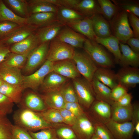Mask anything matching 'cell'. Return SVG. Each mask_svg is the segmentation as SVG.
<instances>
[{"label": "cell", "mask_w": 139, "mask_h": 139, "mask_svg": "<svg viewBox=\"0 0 139 139\" xmlns=\"http://www.w3.org/2000/svg\"><path fill=\"white\" fill-rule=\"evenodd\" d=\"M65 26V25L57 21L38 28L35 33L37 36L40 44L50 41L56 37Z\"/></svg>", "instance_id": "cell-18"}, {"label": "cell", "mask_w": 139, "mask_h": 139, "mask_svg": "<svg viewBox=\"0 0 139 139\" xmlns=\"http://www.w3.org/2000/svg\"><path fill=\"white\" fill-rule=\"evenodd\" d=\"M20 103L22 108L36 112H40L47 108L41 96L32 92L27 93Z\"/></svg>", "instance_id": "cell-19"}, {"label": "cell", "mask_w": 139, "mask_h": 139, "mask_svg": "<svg viewBox=\"0 0 139 139\" xmlns=\"http://www.w3.org/2000/svg\"><path fill=\"white\" fill-rule=\"evenodd\" d=\"M27 57L24 55L11 52L2 64L5 66L21 69L24 67Z\"/></svg>", "instance_id": "cell-36"}, {"label": "cell", "mask_w": 139, "mask_h": 139, "mask_svg": "<svg viewBox=\"0 0 139 139\" xmlns=\"http://www.w3.org/2000/svg\"><path fill=\"white\" fill-rule=\"evenodd\" d=\"M64 108L70 111L77 118L85 112L79 102H66Z\"/></svg>", "instance_id": "cell-49"}, {"label": "cell", "mask_w": 139, "mask_h": 139, "mask_svg": "<svg viewBox=\"0 0 139 139\" xmlns=\"http://www.w3.org/2000/svg\"><path fill=\"white\" fill-rule=\"evenodd\" d=\"M102 15L110 21L120 10L118 7L109 0H98Z\"/></svg>", "instance_id": "cell-37"}, {"label": "cell", "mask_w": 139, "mask_h": 139, "mask_svg": "<svg viewBox=\"0 0 139 139\" xmlns=\"http://www.w3.org/2000/svg\"><path fill=\"white\" fill-rule=\"evenodd\" d=\"M41 96L47 108L58 110L64 108L66 102L59 90L47 92Z\"/></svg>", "instance_id": "cell-30"}, {"label": "cell", "mask_w": 139, "mask_h": 139, "mask_svg": "<svg viewBox=\"0 0 139 139\" xmlns=\"http://www.w3.org/2000/svg\"><path fill=\"white\" fill-rule=\"evenodd\" d=\"M72 80L79 103L83 108L86 109H89L95 100L91 82L84 77H80Z\"/></svg>", "instance_id": "cell-4"}, {"label": "cell", "mask_w": 139, "mask_h": 139, "mask_svg": "<svg viewBox=\"0 0 139 139\" xmlns=\"http://www.w3.org/2000/svg\"><path fill=\"white\" fill-rule=\"evenodd\" d=\"M21 70L1 64L0 65V77L4 81L8 83L22 86L23 75Z\"/></svg>", "instance_id": "cell-23"}, {"label": "cell", "mask_w": 139, "mask_h": 139, "mask_svg": "<svg viewBox=\"0 0 139 139\" xmlns=\"http://www.w3.org/2000/svg\"><path fill=\"white\" fill-rule=\"evenodd\" d=\"M83 48L98 67H114V62L109 53L102 46L95 41L86 38Z\"/></svg>", "instance_id": "cell-2"}, {"label": "cell", "mask_w": 139, "mask_h": 139, "mask_svg": "<svg viewBox=\"0 0 139 139\" xmlns=\"http://www.w3.org/2000/svg\"><path fill=\"white\" fill-rule=\"evenodd\" d=\"M118 84L128 90L139 83V69L131 66L122 67L116 73Z\"/></svg>", "instance_id": "cell-9"}, {"label": "cell", "mask_w": 139, "mask_h": 139, "mask_svg": "<svg viewBox=\"0 0 139 139\" xmlns=\"http://www.w3.org/2000/svg\"><path fill=\"white\" fill-rule=\"evenodd\" d=\"M91 139H101L97 135L94 134L92 136Z\"/></svg>", "instance_id": "cell-57"}, {"label": "cell", "mask_w": 139, "mask_h": 139, "mask_svg": "<svg viewBox=\"0 0 139 139\" xmlns=\"http://www.w3.org/2000/svg\"><path fill=\"white\" fill-rule=\"evenodd\" d=\"M59 91L65 102H79L72 83L70 82L65 83Z\"/></svg>", "instance_id": "cell-41"}, {"label": "cell", "mask_w": 139, "mask_h": 139, "mask_svg": "<svg viewBox=\"0 0 139 139\" xmlns=\"http://www.w3.org/2000/svg\"><path fill=\"white\" fill-rule=\"evenodd\" d=\"M27 1L29 15L38 13H57L58 10L57 6L46 2L45 0H30Z\"/></svg>", "instance_id": "cell-32"}, {"label": "cell", "mask_w": 139, "mask_h": 139, "mask_svg": "<svg viewBox=\"0 0 139 139\" xmlns=\"http://www.w3.org/2000/svg\"><path fill=\"white\" fill-rule=\"evenodd\" d=\"M95 100L107 102L111 106L114 102L111 97V89L94 77L91 82Z\"/></svg>", "instance_id": "cell-27"}, {"label": "cell", "mask_w": 139, "mask_h": 139, "mask_svg": "<svg viewBox=\"0 0 139 139\" xmlns=\"http://www.w3.org/2000/svg\"><path fill=\"white\" fill-rule=\"evenodd\" d=\"M59 1L60 6L74 9L80 0H59Z\"/></svg>", "instance_id": "cell-56"}, {"label": "cell", "mask_w": 139, "mask_h": 139, "mask_svg": "<svg viewBox=\"0 0 139 139\" xmlns=\"http://www.w3.org/2000/svg\"><path fill=\"white\" fill-rule=\"evenodd\" d=\"M58 110L63 120L64 124L72 127L75 123L77 118L70 111L65 108Z\"/></svg>", "instance_id": "cell-48"}, {"label": "cell", "mask_w": 139, "mask_h": 139, "mask_svg": "<svg viewBox=\"0 0 139 139\" xmlns=\"http://www.w3.org/2000/svg\"><path fill=\"white\" fill-rule=\"evenodd\" d=\"M53 71L72 80L79 77L81 75L72 59L53 62Z\"/></svg>", "instance_id": "cell-15"}, {"label": "cell", "mask_w": 139, "mask_h": 139, "mask_svg": "<svg viewBox=\"0 0 139 139\" xmlns=\"http://www.w3.org/2000/svg\"><path fill=\"white\" fill-rule=\"evenodd\" d=\"M27 18L18 15L8 8L3 1L0 0V22L8 21L20 25L26 24Z\"/></svg>", "instance_id": "cell-34"}, {"label": "cell", "mask_w": 139, "mask_h": 139, "mask_svg": "<svg viewBox=\"0 0 139 139\" xmlns=\"http://www.w3.org/2000/svg\"><path fill=\"white\" fill-rule=\"evenodd\" d=\"M89 108L90 114L86 113L95 121L105 125L111 120V105L108 103L95 100Z\"/></svg>", "instance_id": "cell-10"}, {"label": "cell", "mask_w": 139, "mask_h": 139, "mask_svg": "<svg viewBox=\"0 0 139 139\" xmlns=\"http://www.w3.org/2000/svg\"><path fill=\"white\" fill-rule=\"evenodd\" d=\"M11 134L12 139H33L28 131L15 125H13Z\"/></svg>", "instance_id": "cell-47"}, {"label": "cell", "mask_w": 139, "mask_h": 139, "mask_svg": "<svg viewBox=\"0 0 139 139\" xmlns=\"http://www.w3.org/2000/svg\"><path fill=\"white\" fill-rule=\"evenodd\" d=\"M128 18L133 29L134 37H139V19L138 17L131 13H128Z\"/></svg>", "instance_id": "cell-52"}, {"label": "cell", "mask_w": 139, "mask_h": 139, "mask_svg": "<svg viewBox=\"0 0 139 139\" xmlns=\"http://www.w3.org/2000/svg\"><path fill=\"white\" fill-rule=\"evenodd\" d=\"M110 22L112 35L119 41L126 43L128 39L134 37L129 23L127 13L119 10Z\"/></svg>", "instance_id": "cell-3"}, {"label": "cell", "mask_w": 139, "mask_h": 139, "mask_svg": "<svg viewBox=\"0 0 139 139\" xmlns=\"http://www.w3.org/2000/svg\"><path fill=\"white\" fill-rule=\"evenodd\" d=\"M39 112L44 119L50 124H64L63 120L57 109L47 108L44 111Z\"/></svg>", "instance_id": "cell-38"}, {"label": "cell", "mask_w": 139, "mask_h": 139, "mask_svg": "<svg viewBox=\"0 0 139 139\" xmlns=\"http://www.w3.org/2000/svg\"><path fill=\"white\" fill-rule=\"evenodd\" d=\"M74 10L86 17L90 18L98 14L102 15L101 10L97 0H80Z\"/></svg>", "instance_id": "cell-25"}, {"label": "cell", "mask_w": 139, "mask_h": 139, "mask_svg": "<svg viewBox=\"0 0 139 139\" xmlns=\"http://www.w3.org/2000/svg\"><path fill=\"white\" fill-rule=\"evenodd\" d=\"M27 18L26 24L35 26L38 28L57 21L56 13H38L32 14Z\"/></svg>", "instance_id": "cell-21"}, {"label": "cell", "mask_w": 139, "mask_h": 139, "mask_svg": "<svg viewBox=\"0 0 139 139\" xmlns=\"http://www.w3.org/2000/svg\"><path fill=\"white\" fill-rule=\"evenodd\" d=\"M28 132L33 139H59L54 127L43 129L37 132Z\"/></svg>", "instance_id": "cell-44"}, {"label": "cell", "mask_w": 139, "mask_h": 139, "mask_svg": "<svg viewBox=\"0 0 139 139\" xmlns=\"http://www.w3.org/2000/svg\"><path fill=\"white\" fill-rule=\"evenodd\" d=\"M128 90L119 84L111 89V97L114 102L128 93Z\"/></svg>", "instance_id": "cell-51"}, {"label": "cell", "mask_w": 139, "mask_h": 139, "mask_svg": "<svg viewBox=\"0 0 139 139\" xmlns=\"http://www.w3.org/2000/svg\"><path fill=\"white\" fill-rule=\"evenodd\" d=\"M119 9L127 13H131L139 16L138 1L132 0H112Z\"/></svg>", "instance_id": "cell-35"}, {"label": "cell", "mask_w": 139, "mask_h": 139, "mask_svg": "<svg viewBox=\"0 0 139 139\" xmlns=\"http://www.w3.org/2000/svg\"><path fill=\"white\" fill-rule=\"evenodd\" d=\"M94 77L111 89L118 84L116 73L109 68L98 67Z\"/></svg>", "instance_id": "cell-29"}, {"label": "cell", "mask_w": 139, "mask_h": 139, "mask_svg": "<svg viewBox=\"0 0 139 139\" xmlns=\"http://www.w3.org/2000/svg\"><path fill=\"white\" fill-rule=\"evenodd\" d=\"M90 18L92 20L94 31L97 37L106 38L112 35L110 24L102 15H95Z\"/></svg>", "instance_id": "cell-24"}, {"label": "cell", "mask_w": 139, "mask_h": 139, "mask_svg": "<svg viewBox=\"0 0 139 139\" xmlns=\"http://www.w3.org/2000/svg\"><path fill=\"white\" fill-rule=\"evenodd\" d=\"M2 78L0 77V87L4 82Z\"/></svg>", "instance_id": "cell-58"}, {"label": "cell", "mask_w": 139, "mask_h": 139, "mask_svg": "<svg viewBox=\"0 0 139 139\" xmlns=\"http://www.w3.org/2000/svg\"><path fill=\"white\" fill-rule=\"evenodd\" d=\"M69 79L52 71L46 76L40 87L44 93L53 90H59L63 85L68 81Z\"/></svg>", "instance_id": "cell-20"}, {"label": "cell", "mask_w": 139, "mask_h": 139, "mask_svg": "<svg viewBox=\"0 0 139 139\" xmlns=\"http://www.w3.org/2000/svg\"><path fill=\"white\" fill-rule=\"evenodd\" d=\"M14 103L10 99L0 93V111L7 115L13 111Z\"/></svg>", "instance_id": "cell-46"}, {"label": "cell", "mask_w": 139, "mask_h": 139, "mask_svg": "<svg viewBox=\"0 0 139 139\" xmlns=\"http://www.w3.org/2000/svg\"><path fill=\"white\" fill-rule=\"evenodd\" d=\"M65 25L86 37L88 39L95 41L96 36L93 30L90 18L85 17L67 23Z\"/></svg>", "instance_id": "cell-17"}, {"label": "cell", "mask_w": 139, "mask_h": 139, "mask_svg": "<svg viewBox=\"0 0 139 139\" xmlns=\"http://www.w3.org/2000/svg\"><path fill=\"white\" fill-rule=\"evenodd\" d=\"M72 59L80 74L91 82L98 67L89 56L85 52L75 50Z\"/></svg>", "instance_id": "cell-6"}, {"label": "cell", "mask_w": 139, "mask_h": 139, "mask_svg": "<svg viewBox=\"0 0 139 139\" xmlns=\"http://www.w3.org/2000/svg\"><path fill=\"white\" fill-rule=\"evenodd\" d=\"M71 127L79 139H91L94 134L93 125L86 112Z\"/></svg>", "instance_id": "cell-11"}, {"label": "cell", "mask_w": 139, "mask_h": 139, "mask_svg": "<svg viewBox=\"0 0 139 139\" xmlns=\"http://www.w3.org/2000/svg\"><path fill=\"white\" fill-rule=\"evenodd\" d=\"M53 63L46 60L41 67L34 73L27 76L23 75V90L29 88L36 90L40 87L46 76L53 71Z\"/></svg>", "instance_id": "cell-7"}, {"label": "cell", "mask_w": 139, "mask_h": 139, "mask_svg": "<svg viewBox=\"0 0 139 139\" xmlns=\"http://www.w3.org/2000/svg\"><path fill=\"white\" fill-rule=\"evenodd\" d=\"M105 125L115 139H133L135 130L131 121L120 123L111 120Z\"/></svg>", "instance_id": "cell-12"}, {"label": "cell", "mask_w": 139, "mask_h": 139, "mask_svg": "<svg viewBox=\"0 0 139 139\" xmlns=\"http://www.w3.org/2000/svg\"><path fill=\"white\" fill-rule=\"evenodd\" d=\"M121 56L118 63L122 67H138L139 66V54L133 51L127 45L120 42Z\"/></svg>", "instance_id": "cell-22"}, {"label": "cell", "mask_w": 139, "mask_h": 139, "mask_svg": "<svg viewBox=\"0 0 139 139\" xmlns=\"http://www.w3.org/2000/svg\"><path fill=\"white\" fill-rule=\"evenodd\" d=\"M133 97L132 94L127 93L114 103L118 106H127L132 104L131 101Z\"/></svg>", "instance_id": "cell-53"}, {"label": "cell", "mask_w": 139, "mask_h": 139, "mask_svg": "<svg viewBox=\"0 0 139 139\" xmlns=\"http://www.w3.org/2000/svg\"><path fill=\"white\" fill-rule=\"evenodd\" d=\"M13 119L14 125L28 131L35 132L46 128L55 127L56 125L46 121L39 112L23 108L15 112Z\"/></svg>", "instance_id": "cell-1"}, {"label": "cell", "mask_w": 139, "mask_h": 139, "mask_svg": "<svg viewBox=\"0 0 139 139\" xmlns=\"http://www.w3.org/2000/svg\"><path fill=\"white\" fill-rule=\"evenodd\" d=\"M88 116L93 125L95 134L101 139H115L105 124L96 121Z\"/></svg>", "instance_id": "cell-42"}, {"label": "cell", "mask_w": 139, "mask_h": 139, "mask_svg": "<svg viewBox=\"0 0 139 139\" xmlns=\"http://www.w3.org/2000/svg\"><path fill=\"white\" fill-rule=\"evenodd\" d=\"M11 52L7 46L0 40V63L3 62Z\"/></svg>", "instance_id": "cell-54"}, {"label": "cell", "mask_w": 139, "mask_h": 139, "mask_svg": "<svg viewBox=\"0 0 139 139\" xmlns=\"http://www.w3.org/2000/svg\"><path fill=\"white\" fill-rule=\"evenodd\" d=\"M14 11L22 17L27 18L29 16L27 1L24 0H5L3 1Z\"/></svg>", "instance_id": "cell-39"}, {"label": "cell", "mask_w": 139, "mask_h": 139, "mask_svg": "<svg viewBox=\"0 0 139 139\" xmlns=\"http://www.w3.org/2000/svg\"><path fill=\"white\" fill-rule=\"evenodd\" d=\"M50 41L39 45L33 50L27 57L23 71L27 73L32 72L46 59Z\"/></svg>", "instance_id": "cell-8"}, {"label": "cell", "mask_w": 139, "mask_h": 139, "mask_svg": "<svg viewBox=\"0 0 139 139\" xmlns=\"http://www.w3.org/2000/svg\"><path fill=\"white\" fill-rule=\"evenodd\" d=\"M20 26L16 23L11 21H0V39L6 37Z\"/></svg>", "instance_id": "cell-45"}, {"label": "cell", "mask_w": 139, "mask_h": 139, "mask_svg": "<svg viewBox=\"0 0 139 139\" xmlns=\"http://www.w3.org/2000/svg\"><path fill=\"white\" fill-rule=\"evenodd\" d=\"M38 28L35 26L28 24L20 25L1 40L7 46L12 45L24 40L34 33Z\"/></svg>", "instance_id": "cell-13"}, {"label": "cell", "mask_w": 139, "mask_h": 139, "mask_svg": "<svg viewBox=\"0 0 139 139\" xmlns=\"http://www.w3.org/2000/svg\"><path fill=\"white\" fill-rule=\"evenodd\" d=\"M56 13L58 21L65 25L67 23L85 17L78 11L72 9L60 6Z\"/></svg>", "instance_id": "cell-33"}, {"label": "cell", "mask_w": 139, "mask_h": 139, "mask_svg": "<svg viewBox=\"0 0 139 139\" xmlns=\"http://www.w3.org/2000/svg\"><path fill=\"white\" fill-rule=\"evenodd\" d=\"M13 125L7 115L0 111V139H12Z\"/></svg>", "instance_id": "cell-40"}, {"label": "cell", "mask_w": 139, "mask_h": 139, "mask_svg": "<svg viewBox=\"0 0 139 139\" xmlns=\"http://www.w3.org/2000/svg\"><path fill=\"white\" fill-rule=\"evenodd\" d=\"M111 107V120L120 123L131 121L132 104L127 106H121L114 103Z\"/></svg>", "instance_id": "cell-26"}, {"label": "cell", "mask_w": 139, "mask_h": 139, "mask_svg": "<svg viewBox=\"0 0 139 139\" xmlns=\"http://www.w3.org/2000/svg\"><path fill=\"white\" fill-rule=\"evenodd\" d=\"M132 111L131 121L133 124L135 132L139 134V103L136 102L132 104Z\"/></svg>", "instance_id": "cell-50"}, {"label": "cell", "mask_w": 139, "mask_h": 139, "mask_svg": "<svg viewBox=\"0 0 139 139\" xmlns=\"http://www.w3.org/2000/svg\"><path fill=\"white\" fill-rule=\"evenodd\" d=\"M75 51L74 48L56 37L50 42L46 60L54 62L72 59Z\"/></svg>", "instance_id": "cell-5"}, {"label": "cell", "mask_w": 139, "mask_h": 139, "mask_svg": "<svg viewBox=\"0 0 139 139\" xmlns=\"http://www.w3.org/2000/svg\"><path fill=\"white\" fill-rule=\"evenodd\" d=\"M40 44L35 32L23 40L12 45L11 52L24 55L27 57Z\"/></svg>", "instance_id": "cell-16"}, {"label": "cell", "mask_w": 139, "mask_h": 139, "mask_svg": "<svg viewBox=\"0 0 139 139\" xmlns=\"http://www.w3.org/2000/svg\"><path fill=\"white\" fill-rule=\"evenodd\" d=\"M95 41L103 46L114 55L116 62L118 63L121 56L119 48V41L115 37L112 35L106 38L96 36Z\"/></svg>", "instance_id": "cell-28"}, {"label": "cell", "mask_w": 139, "mask_h": 139, "mask_svg": "<svg viewBox=\"0 0 139 139\" xmlns=\"http://www.w3.org/2000/svg\"><path fill=\"white\" fill-rule=\"evenodd\" d=\"M55 128L59 139H79L71 127L62 124Z\"/></svg>", "instance_id": "cell-43"}, {"label": "cell", "mask_w": 139, "mask_h": 139, "mask_svg": "<svg viewBox=\"0 0 139 139\" xmlns=\"http://www.w3.org/2000/svg\"><path fill=\"white\" fill-rule=\"evenodd\" d=\"M126 43L131 49L136 53L139 54V38L132 37L127 41Z\"/></svg>", "instance_id": "cell-55"}, {"label": "cell", "mask_w": 139, "mask_h": 139, "mask_svg": "<svg viewBox=\"0 0 139 139\" xmlns=\"http://www.w3.org/2000/svg\"><path fill=\"white\" fill-rule=\"evenodd\" d=\"M23 90L22 86L11 84L4 81L0 87V93L16 103H20Z\"/></svg>", "instance_id": "cell-31"}, {"label": "cell", "mask_w": 139, "mask_h": 139, "mask_svg": "<svg viewBox=\"0 0 139 139\" xmlns=\"http://www.w3.org/2000/svg\"><path fill=\"white\" fill-rule=\"evenodd\" d=\"M60 41L74 48H83L86 38L83 35L65 25L56 37Z\"/></svg>", "instance_id": "cell-14"}]
</instances>
